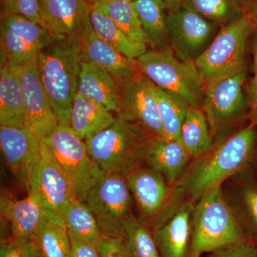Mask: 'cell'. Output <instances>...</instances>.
Listing matches in <instances>:
<instances>
[{
	"label": "cell",
	"mask_w": 257,
	"mask_h": 257,
	"mask_svg": "<svg viewBox=\"0 0 257 257\" xmlns=\"http://www.w3.org/2000/svg\"><path fill=\"white\" fill-rule=\"evenodd\" d=\"M256 145L257 127L249 124L219 140L202 156L192 159L176 184L185 190L189 199L197 202L204 193L248 168Z\"/></svg>",
	"instance_id": "cell-1"
},
{
	"label": "cell",
	"mask_w": 257,
	"mask_h": 257,
	"mask_svg": "<svg viewBox=\"0 0 257 257\" xmlns=\"http://www.w3.org/2000/svg\"><path fill=\"white\" fill-rule=\"evenodd\" d=\"M246 79L247 69L206 84L202 109L213 138L226 133L247 117Z\"/></svg>",
	"instance_id": "cell-8"
},
{
	"label": "cell",
	"mask_w": 257,
	"mask_h": 257,
	"mask_svg": "<svg viewBox=\"0 0 257 257\" xmlns=\"http://www.w3.org/2000/svg\"><path fill=\"white\" fill-rule=\"evenodd\" d=\"M256 28L244 14L220 28L210 45L195 62L206 84L247 69L248 41Z\"/></svg>",
	"instance_id": "cell-7"
},
{
	"label": "cell",
	"mask_w": 257,
	"mask_h": 257,
	"mask_svg": "<svg viewBox=\"0 0 257 257\" xmlns=\"http://www.w3.org/2000/svg\"><path fill=\"white\" fill-rule=\"evenodd\" d=\"M37 60L22 67L26 126L40 140L50 136L59 121L40 78Z\"/></svg>",
	"instance_id": "cell-16"
},
{
	"label": "cell",
	"mask_w": 257,
	"mask_h": 257,
	"mask_svg": "<svg viewBox=\"0 0 257 257\" xmlns=\"http://www.w3.org/2000/svg\"><path fill=\"white\" fill-rule=\"evenodd\" d=\"M1 213L10 223L13 238H34L45 217L41 202L32 191L21 200L3 193Z\"/></svg>",
	"instance_id": "cell-22"
},
{
	"label": "cell",
	"mask_w": 257,
	"mask_h": 257,
	"mask_svg": "<svg viewBox=\"0 0 257 257\" xmlns=\"http://www.w3.org/2000/svg\"><path fill=\"white\" fill-rule=\"evenodd\" d=\"M69 235L71 244L69 257H99L95 243L80 239L69 233Z\"/></svg>",
	"instance_id": "cell-40"
},
{
	"label": "cell",
	"mask_w": 257,
	"mask_h": 257,
	"mask_svg": "<svg viewBox=\"0 0 257 257\" xmlns=\"http://www.w3.org/2000/svg\"><path fill=\"white\" fill-rule=\"evenodd\" d=\"M0 147L10 172L29 192L41 157L40 140L27 126H0Z\"/></svg>",
	"instance_id": "cell-14"
},
{
	"label": "cell",
	"mask_w": 257,
	"mask_h": 257,
	"mask_svg": "<svg viewBox=\"0 0 257 257\" xmlns=\"http://www.w3.org/2000/svg\"><path fill=\"white\" fill-rule=\"evenodd\" d=\"M119 86L121 110L117 115L139 125L153 136L164 137L151 82L139 72L133 78L121 82Z\"/></svg>",
	"instance_id": "cell-15"
},
{
	"label": "cell",
	"mask_w": 257,
	"mask_h": 257,
	"mask_svg": "<svg viewBox=\"0 0 257 257\" xmlns=\"http://www.w3.org/2000/svg\"><path fill=\"white\" fill-rule=\"evenodd\" d=\"M82 61L102 67L114 77L118 85L139 73L136 61L130 60L100 38L91 23L79 37Z\"/></svg>",
	"instance_id": "cell-18"
},
{
	"label": "cell",
	"mask_w": 257,
	"mask_h": 257,
	"mask_svg": "<svg viewBox=\"0 0 257 257\" xmlns=\"http://www.w3.org/2000/svg\"><path fill=\"white\" fill-rule=\"evenodd\" d=\"M128 1H131L132 2V1H133V0H128Z\"/></svg>",
	"instance_id": "cell-44"
},
{
	"label": "cell",
	"mask_w": 257,
	"mask_h": 257,
	"mask_svg": "<svg viewBox=\"0 0 257 257\" xmlns=\"http://www.w3.org/2000/svg\"><path fill=\"white\" fill-rule=\"evenodd\" d=\"M136 61L139 72L189 108L202 109L206 83L195 62L179 60L172 50H147Z\"/></svg>",
	"instance_id": "cell-5"
},
{
	"label": "cell",
	"mask_w": 257,
	"mask_h": 257,
	"mask_svg": "<svg viewBox=\"0 0 257 257\" xmlns=\"http://www.w3.org/2000/svg\"><path fill=\"white\" fill-rule=\"evenodd\" d=\"M44 26L54 37L79 38L90 24L87 0H40Z\"/></svg>",
	"instance_id": "cell-17"
},
{
	"label": "cell",
	"mask_w": 257,
	"mask_h": 257,
	"mask_svg": "<svg viewBox=\"0 0 257 257\" xmlns=\"http://www.w3.org/2000/svg\"><path fill=\"white\" fill-rule=\"evenodd\" d=\"M40 257H69L70 238L67 228L44 217L34 236Z\"/></svg>",
	"instance_id": "cell-32"
},
{
	"label": "cell",
	"mask_w": 257,
	"mask_h": 257,
	"mask_svg": "<svg viewBox=\"0 0 257 257\" xmlns=\"http://www.w3.org/2000/svg\"><path fill=\"white\" fill-rule=\"evenodd\" d=\"M145 35L159 50H171L167 15L162 0H133Z\"/></svg>",
	"instance_id": "cell-25"
},
{
	"label": "cell",
	"mask_w": 257,
	"mask_h": 257,
	"mask_svg": "<svg viewBox=\"0 0 257 257\" xmlns=\"http://www.w3.org/2000/svg\"><path fill=\"white\" fill-rule=\"evenodd\" d=\"M245 14L257 27V0H246L245 5Z\"/></svg>",
	"instance_id": "cell-41"
},
{
	"label": "cell",
	"mask_w": 257,
	"mask_h": 257,
	"mask_svg": "<svg viewBox=\"0 0 257 257\" xmlns=\"http://www.w3.org/2000/svg\"><path fill=\"white\" fill-rule=\"evenodd\" d=\"M95 243L99 257H133L123 237L102 234Z\"/></svg>",
	"instance_id": "cell-38"
},
{
	"label": "cell",
	"mask_w": 257,
	"mask_h": 257,
	"mask_svg": "<svg viewBox=\"0 0 257 257\" xmlns=\"http://www.w3.org/2000/svg\"><path fill=\"white\" fill-rule=\"evenodd\" d=\"M2 15H19L43 25L40 0H1Z\"/></svg>",
	"instance_id": "cell-35"
},
{
	"label": "cell",
	"mask_w": 257,
	"mask_h": 257,
	"mask_svg": "<svg viewBox=\"0 0 257 257\" xmlns=\"http://www.w3.org/2000/svg\"><path fill=\"white\" fill-rule=\"evenodd\" d=\"M90 23L98 36L130 60H137L147 52V45L130 40L107 15L94 6Z\"/></svg>",
	"instance_id": "cell-26"
},
{
	"label": "cell",
	"mask_w": 257,
	"mask_h": 257,
	"mask_svg": "<svg viewBox=\"0 0 257 257\" xmlns=\"http://www.w3.org/2000/svg\"><path fill=\"white\" fill-rule=\"evenodd\" d=\"M194 202L186 200L165 224L152 232L160 257H188Z\"/></svg>",
	"instance_id": "cell-19"
},
{
	"label": "cell",
	"mask_w": 257,
	"mask_h": 257,
	"mask_svg": "<svg viewBox=\"0 0 257 257\" xmlns=\"http://www.w3.org/2000/svg\"><path fill=\"white\" fill-rule=\"evenodd\" d=\"M0 257H40L34 238H13L2 243Z\"/></svg>",
	"instance_id": "cell-36"
},
{
	"label": "cell",
	"mask_w": 257,
	"mask_h": 257,
	"mask_svg": "<svg viewBox=\"0 0 257 257\" xmlns=\"http://www.w3.org/2000/svg\"><path fill=\"white\" fill-rule=\"evenodd\" d=\"M107 15L133 41L145 44L155 50L153 44L145 35L133 2L128 0H113L100 6H94Z\"/></svg>",
	"instance_id": "cell-29"
},
{
	"label": "cell",
	"mask_w": 257,
	"mask_h": 257,
	"mask_svg": "<svg viewBox=\"0 0 257 257\" xmlns=\"http://www.w3.org/2000/svg\"><path fill=\"white\" fill-rule=\"evenodd\" d=\"M53 37L43 25L19 15H1V65L23 66L38 60Z\"/></svg>",
	"instance_id": "cell-12"
},
{
	"label": "cell",
	"mask_w": 257,
	"mask_h": 257,
	"mask_svg": "<svg viewBox=\"0 0 257 257\" xmlns=\"http://www.w3.org/2000/svg\"><path fill=\"white\" fill-rule=\"evenodd\" d=\"M87 1L92 6H100V5L107 4L113 0H87Z\"/></svg>",
	"instance_id": "cell-43"
},
{
	"label": "cell",
	"mask_w": 257,
	"mask_h": 257,
	"mask_svg": "<svg viewBox=\"0 0 257 257\" xmlns=\"http://www.w3.org/2000/svg\"><path fill=\"white\" fill-rule=\"evenodd\" d=\"M190 156L181 142L152 136L145 164L160 173L167 183L175 185L188 166Z\"/></svg>",
	"instance_id": "cell-20"
},
{
	"label": "cell",
	"mask_w": 257,
	"mask_h": 257,
	"mask_svg": "<svg viewBox=\"0 0 257 257\" xmlns=\"http://www.w3.org/2000/svg\"><path fill=\"white\" fill-rule=\"evenodd\" d=\"M22 67L1 65L0 126H26L25 99L21 82Z\"/></svg>",
	"instance_id": "cell-23"
},
{
	"label": "cell",
	"mask_w": 257,
	"mask_h": 257,
	"mask_svg": "<svg viewBox=\"0 0 257 257\" xmlns=\"http://www.w3.org/2000/svg\"><path fill=\"white\" fill-rule=\"evenodd\" d=\"M42 141L68 176L77 199L85 202L88 192L104 174L91 158L85 141L62 124Z\"/></svg>",
	"instance_id": "cell-10"
},
{
	"label": "cell",
	"mask_w": 257,
	"mask_h": 257,
	"mask_svg": "<svg viewBox=\"0 0 257 257\" xmlns=\"http://www.w3.org/2000/svg\"><path fill=\"white\" fill-rule=\"evenodd\" d=\"M124 239L133 257H160L152 231L134 215L124 225Z\"/></svg>",
	"instance_id": "cell-33"
},
{
	"label": "cell",
	"mask_w": 257,
	"mask_h": 257,
	"mask_svg": "<svg viewBox=\"0 0 257 257\" xmlns=\"http://www.w3.org/2000/svg\"><path fill=\"white\" fill-rule=\"evenodd\" d=\"M82 62V48L77 37H53L39 55L37 65L40 78L59 124L70 125Z\"/></svg>",
	"instance_id": "cell-2"
},
{
	"label": "cell",
	"mask_w": 257,
	"mask_h": 257,
	"mask_svg": "<svg viewBox=\"0 0 257 257\" xmlns=\"http://www.w3.org/2000/svg\"><path fill=\"white\" fill-rule=\"evenodd\" d=\"M246 241L251 240L226 201L221 185L204 193L194 204L188 257H200L204 253Z\"/></svg>",
	"instance_id": "cell-3"
},
{
	"label": "cell",
	"mask_w": 257,
	"mask_h": 257,
	"mask_svg": "<svg viewBox=\"0 0 257 257\" xmlns=\"http://www.w3.org/2000/svg\"><path fill=\"white\" fill-rule=\"evenodd\" d=\"M152 136L141 126L117 115L111 126L84 141L91 158L103 173L126 176L146 165Z\"/></svg>",
	"instance_id": "cell-4"
},
{
	"label": "cell",
	"mask_w": 257,
	"mask_h": 257,
	"mask_svg": "<svg viewBox=\"0 0 257 257\" xmlns=\"http://www.w3.org/2000/svg\"><path fill=\"white\" fill-rule=\"evenodd\" d=\"M77 93L104 106L107 110L119 114V86L114 77L102 67L82 61Z\"/></svg>",
	"instance_id": "cell-21"
},
{
	"label": "cell",
	"mask_w": 257,
	"mask_h": 257,
	"mask_svg": "<svg viewBox=\"0 0 257 257\" xmlns=\"http://www.w3.org/2000/svg\"><path fill=\"white\" fill-rule=\"evenodd\" d=\"M126 181L140 212V221L152 232L165 224L187 200L182 187L170 185L148 166L130 172Z\"/></svg>",
	"instance_id": "cell-6"
},
{
	"label": "cell",
	"mask_w": 257,
	"mask_h": 257,
	"mask_svg": "<svg viewBox=\"0 0 257 257\" xmlns=\"http://www.w3.org/2000/svg\"><path fill=\"white\" fill-rule=\"evenodd\" d=\"M180 142L192 160L202 156L214 145V138L202 109L189 108L181 130Z\"/></svg>",
	"instance_id": "cell-27"
},
{
	"label": "cell",
	"mask_w": 257,
	"mask_h": 257,
	"mask_svg": "<svg viewBox=\"0 0 257 257\" xmlns=\"http://www.w3.org/2000/svg\"><path fill=\"white\" fill-rule=\"evenodd\" d=\"M171 50L179 60L195 62L219 31V27L193 10L182 8L167 15Z\"/></svg>",
	"instance_id": "cell-13"
},
{
	"label": "cell",
	"mask_w": 257,
	"mask_h": 257,
	"mask_svg": "<svg viewBox=\"0 0 257 257\" xmlns=\"http://www.w3.org/2000/svg\"><path fill=\"white\" fill-rule=\"evenodd\" d=\"M253 76L245 84V92L248 98V119L249 124L257 127V27L252 35Z\"/></svg>",
	"instance_id": "cell-37"
},
{
	"label": "cell",
	"mask_w": 257,
	"mask_h": 257,
	"mask_svg": "<svg viewBox=\"0 0 257 257\" xmlns=\"http://www.w3.org/2000/svg\"><path fill=\"white\" fill-rule=\"evenodd\" d=\"M63 220L69 234L95 243L102 234L95 216L86 202L78 199L64 209Z\"/></svg>",
	"instance_id": "cell-31"
},
{
	"label": "cell",
	"mask_w": 257,
	"mask_h": 257,
	"mask_svg": "<svg viewBox=\"0 0 257 257\" xmlns=\"http://www.w3.org/2000/svg\"><path fill=\"white\" fill-rule=\"evenodd\" d=\"M236 205L233 207L241 219L250 239L257 245V184L240 187Z\"/></svg>",
	"instance_id": "cell-34"
},
{
	"label": "cell",
	"mask_w": 257,
	"mask_h": 257,
	"mask_svg": "<svg viewBox=\"0 0 257 257\" xmlns=\"http://www.w3.org/2000/svg\"><path fill=\"white\" fill-rule=\"evenodd\" d=\"M151 88L157 99L164 137L180 142L181 130L188 106L169 95L152 82Z\"/></svg>",
	"instance_id": "cell-30"
},
{
	"label": "cell",
	"mask_w": 257,
	"mask_h": 257,
	"mask_svg": "<svg viewBox=\"0 0 257 257\" xmlns=\"http://www.w3.org/2000/svg\"><path fill=\"white\" fill-rule=\"evenodd\" d=\"M111 111L77 93L70 114V126L77 135L86 140L109 127L114 122Z\"/></svg>",
	"instance_id": "cell-24"
},
{
	"label": "cell",
	"mask_w": 257,
	"mask_h": 257,
	"mask_svg": "<svg viewBox=\"0 0 257 257\" xmlns=\"http://www.w3.org/2000/svg\"><path fill=\"white\" fill-rule=\"evenodd\" d=\"M85 202L103 234L124 238V225L134 215L135 202L125 176L103 174L88 192Z\"/></svg>",
	"instance_id": "cell-9"
},
{
	"label": "cell",
	"mask_w": 257,
	"mask_h": 257,
	"mask_svg": "<svg viewBox=\"0 0 257 257\" xmlns=\"http://www.w3.org/2000/svg\"><path fill=\"white\" fill-rule=\"evenodd\" d=\"M185 1L186 0H162L168 13L180 10Z\"/></svg>",
	"instance_id": "cell-42"
},
{
	"label": "cell",
	"mask_w": 257,
	"mask_h": 257,
	"mask_svg": "<svg viewBox=\"0 0 257 257\" xmlns=\"http://www.w3.org/2000/svg\"><path fill=\"white\" fill-rule=\"evenodd\" d=\"M209 257H257V245L251 241L232 243L214 250Z\"/></svg>",
	"instance_id": "cell-39"
},
{
	"label": "cell",
	"mask_w": 257,
	"mask_h": 257,
	"mask_svg": "<svg viewBox=\"0 0 257 257\" xmlns=\"http://www.w3.org/2000/svg\"><path fill=\"white\" fill-rule=\"evenodd\" d=\"M41 144V157L30 184V190L41 202L44 215L52 222L64 225L63 213L69 203L77 199L73 184L55 160L45 143Z\"/></svg>",
	"instance_id": "cell-11"
},
{
	"label": "cell",
	"mask_w": 257,
	"mask_h": 257,
	"mask_svg": "<svg viewBox=\"0 0 257 257\" xmlns=\"http://www.w3.org/2000/svg\"><path fill=\"white\" fill-rule=\"evenodd\" d=\"M246 0H186L182 8L193 10L219 28L245 14Z\"/></svg>",
	"instance_id": "cell-28"
}]
</instances>
